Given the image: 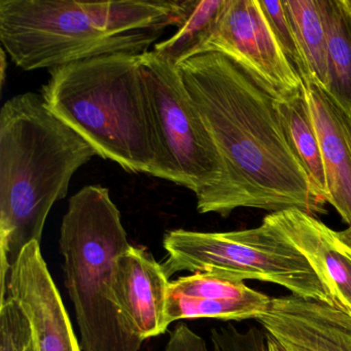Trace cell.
Wrapping results in <instances>:
<instances>
[{
	"label": "cell",
	"mask_w": 351,
	"mask_h": 351,
	"mask_svg": "<svg viewBox=\"0 0 351 351\" xmlns=\"http://www.w3.org/2000/svg\"><path fill=\"white\" fill-rule=\"evenodd\" d=\"M178 67L223 164L219 186L197 199L199 213H324V203L285 136L278 97L265 84L219 53L196 55Z\"/></svg>",
	"instance_id": "1"
},
{
	"label": "cell",
	"mask_w": 351,
	"mask_h": 351,
	"mask_svg": "<svg viewBox=\"0 0 351 351\" xmlns=\"http://www.w3.org/2000/svg\"><path fill=\"white\" fill-rule=\"evenodd\" d=\"M197 0H0V42L23 71L106 55H141L182 25Z\"/></svg>",
	"instance_id": "2"
},
{
	"label": "cell",
	"mask_w": 351,
	"mask_h": 351,
	"mask_svg": "<svg viewBox=\"0 0 351 351\" xmlns=\"http://www.w3.org/2000/svg\"><path fill=\"white\" fill-rule=\"evenodd\" d=\"M95 149L57 118L40 94H19L0 110V285L22 250L42 241L53 205Z\"/></svg>",
	"instance_id": "3"
},
{
	"label": "cell",
	"mask_w": 351,
	"mask_h": 351,
	"mask_svg": "<svg viewBox=\"0 0 351 351\" xmlns=\"http://www.w3.org/2000/svg\"><path fill=\"white\" fill-rule=\"evenodd\" d=\"M141 55H106L51 71L40 95L97 156L154 176L157 141Z\"/></svg>",
	"instance_id": "4"
},
{
	"label": "cell",
	"mask_w": 351,
	"mask_h": 351,
	"mask_svg": "<svg viewBox=\"0 0 351 351\" xmlns=\"http://www.w3.org/2000/svg\"><path fill=\"white\" fill-rule=\"evenodd\" d=\"M130 246L108 189L84 186L69 199L59 248L83 351H139L143 346L127 328L114 291L117 260Z\"/></svg>",
	"instance_id": "5"
},
{
	"label": "cell",
	"mask_w": 351,
	"mask_h": 351,
	"mask_svg": "<svg viewBox=\"0 0 351 351\" xmlns=\"http://www.w3.org/2000/svg\"><path fill=\"white\" fill-rule=\"evenodd\" d=\"M163 247L168 278L188 271L241 282L264 281L297 297L338 305L305 256L266 217L258 227L239 231L171 230Z\"/></svg>",
	"instance_id": "6"
},
{
	"label": "cell",
	"mask_w": 351,
	"mask_h": 351,
	"mask_svg": "<svg viewBox=\"0 0 351 351\" xmlns=\"http://www.w3.org/2000/svg\"><path fill=\"white\" fill-rule=\"evenodd\" d=\"M157 141L155 178L184 186L202 198L223 178L215 141L193 101L180 69L147 51L139 56Z\"/></svg>",
	"instance_id": "7"
},
{
	"label": "cell",
	"mask_w": 351,
	"mask_h": 351,
	"mask_svg": "<svg viewBox=\"0 0 351 351\" xmlns=\"http://www.w3.org/2000/svg\"><path fill=\"white\" fill-rule=\"evenodd\" d=\"M210 52L241 65L278 98L304 86L277 44L258 0H227L217 28L199 54Z\"/></svg>",
	"instance_id": "8"
},
{
	"label": "cell",
	"mask_w": 351,
	"mask_h": 351,
	"mask_svg": "<svg viewBox=\"0 0 351 351\" xmlns=\"http://www.w3.org/2000/svg\"><path fill=\"white\" fill-rule=\"evenodd\" d=\"M7 297L27 316L38 351H83L38 242L28 244L10 271L0 301Z\"/></svg>",
	"instance_id": "9"
},
{
	"label": "cell",
	"mask_w": 351,
	"mask_h": 351,
	"mask_svg": "<svg viewBox=\"0 0 351 351\" xmlns=\"http://www.w3.org/2000/svg\"><path fill=\"white\" fill-rule=\"evenodd\" d=\"M256 320L269 351H351V313L341 306L283 295Z\"/></svg>",
	"instance_id": "10"
},
{
	"label": "cell",
	"mask_w": 351,
	"mask_h": 351,
	"mask_svg": "<svg viewBox=\"0 0 351 351\" xmlns=\"http://www.w3.org/2000/svg\"><path fill=\"white\" fill-rule=\"evenodd\" d=\"M169 278L153 254L131 245L116 263L114 291L117 306L128 330L141 340L167 330Z\"/></svg>",
	"instance_id": "11"
},
{
	"label": "cell",
	"mask_w": 351,
	"mask_h": 351,
	"mask_svg": "<svg viewBox=\"0 0 351 351\" xmlns=\"http://www.w3.org/2000/svg\"><path fill=\"white\" fill-rule=\"evenodd\" d=\"M271 299L241 281L193 273L170 281L166 317L169 326L178 320L198 318L256 319L269 309Z\"/></svg>",
	"instance_id": "12"
},
{
	"label": "cell",
	"mask_w": 351,
	"mask_h": 351,
	"mask_svg": "<svg viewBox=\"0 0 351 351\" xmlns=\"http://www.w3.org/2000/svg\"><path fill=\"white\" fill-rule=\"evenodd\" d=\"M265 217L305 256L338 305L351 313V248L338 232L299 209Z\"/></svg>",
	"instance_id": "13"
},
{
	"label": "cell",
	"mask_w": 351,
	"mask_h": 351,
	"mask_svg": "<svg viewBox=\"0 0 351 351\" xmlns=\"http://www.w3.org/2000/svg\"><path fill=\"white\" fill-rule=\"evenodd\" d=\"M319 137L326 182V203L351 226V119L314 84H305Z\"/></svg>",
	"instance_id": "14"
},
{
	"label": "cell",
	"mask_w": 351,
	"mask_h": 351,
	"mask_svg": "<svg viewBox=\"0 0 351 351\" xmlns=\"http://www.w3.org/2000/svg\"><path fill=\"white\" fill-rule=\"evenodd\" d=\"M276 108L285 136L311 182L317 198L326 203V182L319 137L312 118L305 85L277 98Z\"/></svg>",
	"instance_id": "15"
},
{
	"label": "cell",
	"mask_w": 351,
	"mask_h": 351,
	"mask_svg": "<svg viewBox=\"0 0 351 351\" xmlns=\"http://www.w3.org/2000/svg\"><path fill=\"white\" fill-rule=\"evenodd\" d=\"M326 34V93L351 119L350 0H318Z\"/></svg>",
	"instance_id": "16"
},
{
	"label": "cell",
	"mask_w": 351,
	"mask_h": 351,
	"mask_svg": "<svg viewBox=\"0 0 351 351\" xmlns=\"http://www.w3.org/2000/svg\"><path fill=\"white\" fill-rule=\"evenodd\" d=\"M309 73V82L326 91V34L318 0H282Z\"/></svg>",
	"instance_id": "17"
},
{
	"label": "cell",
	"mask_w": 351,
	"mask_h": 351,
	"mask_svg": "<svg viewBox=\"0 0 351 351\" xmlns=\"http://www.w3.org/2000/svg\"><path fill=\"white\" fill-rule=\"evenodd\" d=\"M226 5L227 0H197L194 10L178 32L156 45L154 51L176 66L196 56L213 36Z\"/></svg>",
	"instance_id": "18"
},
{
	"label": "cell",
	"mask_w": 351,
	"mask_h": 351,
	"mask_svg": "<svg viewBox=\"0 0 351 351\" xmlns=\"http://www.w3.org/2000/svg\"><path fill=\"white\" fill-rule=\"evenodd\" d=\"M258 1L267 22L276 38L277 44L279 45L283 54L293 65L305 85L309 82V73H308L307 66L293 28L287 19L282 0H274V1L258 0Z\"/></svg>",
	"instance_id": "19"
},
{
	"label": "cell",
	"mask_w": 351,
	"mask_h": 351,
	"mask_svg": "<svg viewBox=\"0 0 351 351\" xmlns=\"http://www.w3.org/2000/svg\"><path fill=\"white\" fill-rule=\"evenodd\" d=\"M34 340L29 320L12 298L0 302V351H27Z\"/></svg>",
	"instance_id": "20"
},
{
	"label": "cell",
	"mask_w": 351,
	"mask_h": 351,
	"mask_svg": "<svg viewBox=\"0 0 351 351\" xmlns=\"http://www.w3.org/2000/svg\"><path fill=\"white\" fill-rule=\"evenodd\" d=\"M164 351H209L206 341L186 324H180L170 332Z\"/></svg>",
	"instance_id": "21"
},
{
	"label": "cell",
	"mask_w": 351,
	"mask_h": 351,
	"mask_svg": "<svg viewBox=\"0 0 351 351\" xmlns=\"http://www.w3.org/2000/svg\"><path fill=\"white\" fill-rule=\"evenodd\" d=\"M338 236L345 244H347L351 248V226H349L347 229L343 230V231H339Z\"/></svg>",
	"instance_id": "22"
},
{
	"label": "cell",
	"mask_w": 351,
	"mask_h": 351,
	"mask_svg": "<svg viewBox=\"0 0 351 351\" xmlns=\"http://www.w3.org/2000/svg\"><path fill=\"white\" fill-rule=\"evenodd\" d=\"M5 49H1V73H0V75H1V86H3V84H5V69H7V59H5Z\"/></svg>",
	"instance_id": "23"
},
{
	"label": "cell",
	"mask_w": 351,
	"mask_h": 351,
	"mask_svg": "<svg viewBox=\"0 0 351 351\" xmlns=\"http://www.w3.org/2000/svg\"><path fill=\"white\" fill-rule=\"evenodd\" d=\"M27 351H38V346H36L34 340H32V344H30V346L28 347Z\"/></svg>",
	"instance_id": "24"
},
{
	"label": "cell",
	"mask_w": 351,
	"mask_h": 351,
	"mask_svg": "<svg viewBox=\"0 0 351 351\" xmlns=\"http://www.w3.org/2000/svg\"><path fill=\"white\" fill-rule=\"evenodd\" d=\"M350 3H351V0H350Z\"/></svg>",
	"instance_id": "25"
}]
</instances>
